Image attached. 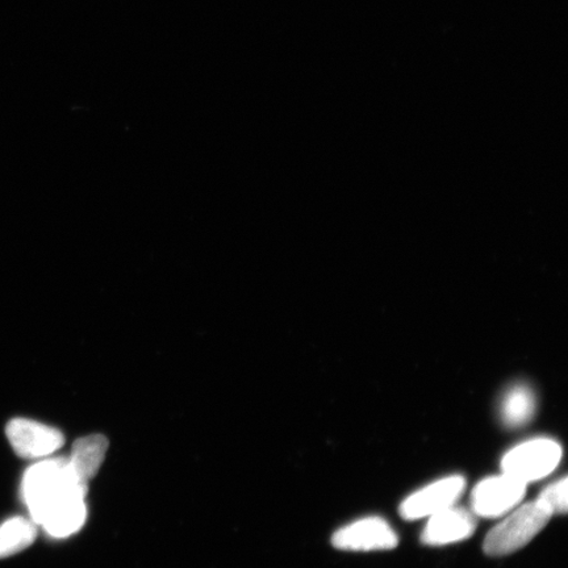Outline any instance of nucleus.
Masks as SVG:
<instances>
[{"mask_svg":"<svg viewBox=\"0 0 568 568\" xmlns=\"http://www.w3.org/2000/svg\"><path fill=\"white\" fill-rule=\"evenodd\" d=\"M88 510L83 496H65L55 500L34 518L52 537L63 538L74 535L87 521Z\"/></svg>","mask_w":568,"mask_h":568,"instance_id":"obj_9","label":"nucleus"},{"mask_svg":"<svg viewBox=\"0 0 568 568\" xmlns=\"http://www.w3.org/2000/svg\"><path fill=\"white\" fill-rule=\"evenodd\" d=\"M562 456V446L554 439H529L503 457L501 471L528 485L548 477L559 466Z\"/></svg>","mask_w":568,"mask_h":568,"instance_id":"obj_3","label":"nucleus"},{"mask_svg":"<svg viewBox=\"0 0 568 568\" xmlns=\"http://www.w3.org/2000/svg\"><path fill=\"white\" fill-rule=\"evenodd\" d=\"M465 488L466 480L460 475L439 479L408 496L402 503L400 515L404 520L415 521L443 513L458 501Z\"/></svg>","mask_w":568,"mask_h":568,"instance_id":"obj_6","label":"nucleus"},{"mask_svg":"<svg viewBox=\"0 0 568 568\" xmlns=\"http://www.w3.org/2000/svg\"><path fill=\"white\" fill-rule=\"evenodd\" d=\"M536 395L532 389L523 385H515L509 388L503 397L500 415L501 422L508 428H521L527 425L536 414Z\"/></svg>","mask_w":568,"mask_h":568,"instance_id":"obj_11","label":"nucleus"},{"mask_svg":"<svg viewBox=\"0 0 568 568\" xmlns=\"http://www.w3.org/2000/svg\"><path fill=\"white\" fill-rule=\"evenodd\" d=\"M399 538L390 525L381 517H367L346 525L333 535L332 545L345 551L393 550Z\"/></svg>","mask_w":568,"mask_h":568,"instance_id":"obj_5","label":"nucleus"},{"mask_svg":"<svg viewBox=\"0 0 568 568\" xmlns=\"http://www.w3.org/2000/svg\"><path fill=\"white\" fill-rule=\"evenodd\" d=\"M428 518V524H426L422 535V541L429 546L465 541L477 529L474 515L464 508L453 506Z\"/></svg>","mask_w":568,"mask_h":568,"instance_id":"obj_8","label":"nucleus"},{"mask_svg":"<svg viewBox=\"0 0 568 568\" xmlns=\"http://www.w3.org/2000/svg\"><path fill=\"white\" fill-rule=\"evenodd\" d=\"M70 495L87 497L88 487L74 478L68 458L39 462L24 475L23 496L32 518L49 504Z\"/></svg>","mask_w":568,"mask_h":568,"instance_id":"obj_1","label":"nucleus"},{"mask_svg":"<svg viewBox=\"0 0 568 568\" xmlns=\"http://www.w3.org/2000/svg\"><path fill=\"white\" fill-rule=\"evenodd\" d=\"M38 536L34 523L24 517H13L0 525V559L16 556L31 546Z\"/></svg>","mask_w":568,"mask_h":568,"instance_id":"obj_12","label":"nucleus"},{"mask_svg":"<svg viewBox=\"0 0 568 568\" xmlns=\"http://www.w3.org/2000/svg\"><path fill=\"white\" fill-rule=\"evenodd\" d=\"M551 517L538 500L524 504L488 532L483 550L489 557L509 556L528 545Z\"/></svg>","mask_w":568,"mask_h":568,"instance_id":"obj_2","label":"nucleus"},{"mask_svg":"<svg viewBox=\"0 0 568 568\" xmlns=\"http://www.w3.org/2000/svg\"><path fill=\"white\" fill-rule=\"evenodd\" d=\"M567 478H562L551 486L546 487L541 495L538 496V501L554 515H566L568 508L567 501Z\"/></svg>","mask_w":568,"mask_h":568,"instance_id":"obj_13","label":"nucleus"},{"mask_svg":"<svg viewBox=\"0 0 568 568\" xmlns=\"http://www.w3.org/2000/svg\"><path fill=\"white\" fill-rule=\"evenodd\" d=\"M6 435L18 456L27 459L49 457L65 444L59 429L27 418H13L7 425Z\"/></svg>","mask_w":568,"mask_h":568,"instance_id":"obj_7","label":"nucleus"},{"mask_svg":"<svg viewBox=\"0 0 568 568\" xmlns=\"http://www.w3.org/2000/svg\"><path fill=\"white\" fill-rule=\"evenodd\" d=\"M106 450H109V439L102 435L77 439L68 462L71 473L81 485L89 487V481L97 477Z\"/></svg>","mask_w":568,"mask_h":568,"instance_id":"obj_10","label":"nucleus"},{"mask_svg":"<svg viewBox=\"0 0 568 568\" xmlns=\"http://www.w3.org/2000/svg\"><path fill=\"white\" fill-rule=\"evenodd\" d=\"M527 485L509 475L501 474L478 483L471 495L473 513L495 518L507 515L524 499Z\"/></svg>","mask_w":568,"mask_h":568,"instance_id":"obj_4","label":"nucleus"}]
</instances>
